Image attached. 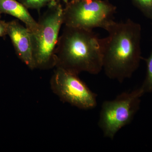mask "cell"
<instances>
[{
  "label": "cell",
  "instance_id": "obj_1",
  "mask_svg": "<svg viewBox=\"0 0 152 152\" xmlns=\"http://www.w3.org/2000/svg\"><path fill=\"white\" fill-rule=\"evenodd\" d=\"M102 38L103 69L109 78L122 83L129 78L140 66L141 56L140 25L131 19L112 21Z\"/></svg>",
  "mask_w": 152,
  "mask_h": 152
},
{
  "label": "cell",
  "instance_id": "obj_2",
  "mask_svg": "<svg viewBox=\"0 0 152 152\" xmlns=\"http://www.w3.org/2000/svg\"><path fill=\"white\" fill-rule=\"evenodd\" d=\"M56 68L76 75H97L103 69L102 39L93 30L65 26L55 52Z\"/></svg>",
  "mask_w": 152,
  "mask_h": 152
},
{
  "label": "cell",
  "instance_id": "obj_3",
  "mask_svg": "<svg viewBox=\"0 0 152 152\" xmlns=\"http://www.w3.org/2000/svg\"><path fill=\"white\" fill-rule=\"evenodd\" d=\"M38 22V28L31 34L33 57L36 69L48 70L56 66L55 52L63 24L61 3L48 7Z\"/></svg>",
  "mask_w": 152,
  "mask_h": 152
},
{
  "label": "cell",
  "instance_id": "obj_4",
  "mask_svg": "<svg viewBox=\"0 0 152 152\" xmlns=\"http://www.w3.org/2000/svg\"><path fill=\"white\" fill-rule=\"evenodd\" d=\"M145 94L140 87L103 102L98 125L105 137L113 140L121 129L132 122L140 109L141 98Z\"/></svg>",
  "mask_w": 152,
  "mask_h": 152
},
{
  "label": "cell",
  "instance_id": "obj_5",
  "mask_svg": "<svg viewBox=\"0 0 152 152\" xmlns=\"http://www.w3.org/2000/svg\"><path fill=\"white\" fill-rule=\"evenodd\" d=\"M116 7L105 0H71L63 9V24L93 30L106 28L113 20Z\"/></svg>",
  "mask_w": 152,
  "mask_h": 152
},
{
  "label": "cell",
  "instance_id": "obj_6",
  "mask_svg": "<svg viewBox=\"0 0 152 152\" xmlns=\"http://www.w3.org/2000/svg\"><path fill=\"white\" fill-rule=\"evenodd\" d=\"M51 88L64 102L82 110L96 107L97 95L76 75L56 68L50 80Z\"/></svg>",
  "mask_w": 152,
  "mask_h": 152
},
{
  "label": "cell",
  "instance_id": "obj_7",
  "mask_svg": "<svg viewBox=\"0 0 152 152\" xmlns=\"http://www.w3.org/2000/svg\"><path fill=\"white\" fill-rule=\"evenodd\" d=\"M8 35L10 38L17 56L28 67L36 69L31 40V33L18 21L13 20L8 22Z\"/></svg>",
  "mask_w": 152,
  "mask_h": 152
},
{
  "label": "cell",
  "instance_id": "obj_8",
  "mask_svg": "<svg viewBox=\"0 0 152 152\" xmlns=\"http://www.w3.org/2000/svg\"><path fill=\"white\" fill-rule=\"evenodd\" d=\"M0 13L10 15L21 21L31 34L37 31L38 22L31 16L28 9L16 0H0Z\"/></svg>",
  "mask_w": 152,
  "mask_h": 152
},
{
  "label": "cell",
  "instance_id": "obj_9",
  "mask_svg": "<svg viewBox=\"0 0 152 152\" xmlns=\"http://www.w3.org/2000/svg\"><path fill=\"white\" fill-rule=\"evenodd\" d=\"M28 9L39 10L44 7H49L54 4L61 3V1L66 4L68 0H19Z\"/></svg>",
  "mask_w": 152,
  "mask_h": 152
},
{
  "label": "cell",
  "instance_id": "obj_10",
  "mask_svg": "<svg viewBox=\"0 0 152 152\" xmlns=\"http://www.w3.org/2000/svg\"><path fill=\"white\" fill-rule=\"evenodd\" d=\"M144 60L146 63V74L142 85L141 87L145 94L152 93V51L149 56Z\"/></svg>",
  "mask_w": 152,
  "mask_h": 152
},
{
  "label": "cell",
  "instance_id": "obj_11",
  "mask_svg": "<svg viewBox=\"0 0 152 152\" xmlns=\"http://www.w3.org/2000/svg\"><path fill=\"white\" fill-rule=\"evenodd\" d=\"M132 2L145 16L152 20V0H132Z\"/></svg>",
  "mask_w": 152,
  "mask_h": 152
},
{
  "label": "cell",
  "instance_id": "obj_12",
  "mask_svg": "<svg viewBox=\"0 0 152 152\" xmlns=\"http://www.w3.org/2000/svg\"><path fill=\"white\" fill-rule=\"evenodd\" d=\"M8 35L7 23L0 20V37Z\"/></svg>",
  "mask_w": 152,
  "mask_h": 152
},
{
  "label": "cell",
  "instance_id": "obj_13",
  "mask_svg": "<svg viewBox=\"0 0 152 152\" xmlns=\"http://www.w3.org/2000/svg\"><path fill=\"white\" fill-rule=\"evenodd\" d=\"M1 14L0 13V20H1Z\"/></svg>",
  "mask_w": 152,
  "mask_h": 152
}]
</instances>
